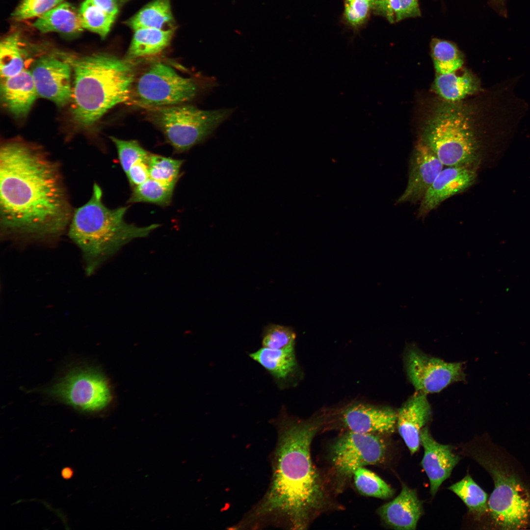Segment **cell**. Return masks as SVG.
Instances as JSON below:
<instances>
[{"label": "cell", "mask_w": 530, "mask_h": 530, "mask_svg": "<svg viewBox=\"0 0 530 530\" xmlns=\"http://www.w3.org/2000/svg\"><path fill=\"white\" fill-rule=\"evenodd\" d=\"M74 209L60 164L21 138L0 147V231L5 239L51 242L68 230Z\"/></svg>", "instance_id": "6da1fadb"}, {"label": "cell", "mask_w": 530, "mask_h": 530, "mask_svg": "<svg viewBox=\"0 0 530 530\" xmlns=\"http://www.w3.org/2000/svg\"><path fill=\"white\" fill-rule=\"evenodd\" d=\"M321 424L319 420L302 421L283 414L274 420L277 440L269 486L238 527L268 524L305 530L324 509L327 493L311 455Z\"/></svg>", "instance_id": "7a4b0ae2"}, {"label": "cell", "mask_w": 530, "mask_h": 530, "mask_svg": "<svg viewBox=\"0 0 530 530\" xmlns=\"http://www.w3.org/2000/svg\"><path fill=\"white\" fill-rule=\"evenodd\" d=\"M73 70L71 114L78 127L94 125L109 109L129 99L134 61L104 53L66 55Z\"/></svg>", "instance_id": "3957f363"}, {"label": "cell", "mask_w": 530, "mask_h": 530, "mask_svg": "<svg viewBox=\"0 0 530 530\" xmlns=\"http://www.w3.org/2000/svg\"><path fill=\"white\" fill-rule=\"evenodd\" d=\"M128 206L107 207L103 191L97 183L91 196L83 205L74 209L68 234L80 249L87 275L92 274L106 260L132 240L148 236L160 225L140 227L124 219Z\"/></svg>", "instance_id": "277c9868"}, {"label": "cell", "mask_w": 530, "mask_h": 530, "mask_svg": "<svg viewBox=\"0 0 530 530\" xmlns=\"http://www.w3.org/2000/svg\"><path fill=\"white\" fill-rule=\"evenodd\" d=\"M472 453L489 474L488 526L493 529H530V477L518 460L499 444L486 440Z\"/></svg>", "instance_id": "5b68a950"}, {"label": "cell", "mask_w": 530, "mask_h": 530, "mask_svg": "<svg viewBox=\"0 0 530 530\" xmlns=\"http://www.w3.org/2000/svg\"><path fill=\"white\" fill-rule=\"evenodd\" d=\"M475 117L471 110L456 103L440 106L427 121L423 142L444 166H469L479 148Z\"/></svg>", "instance_id": "8992f818"}, {"label": "cell", "mask_w": 530, "mask_h": 530, "mask_svg": "<svg viewBox=\"0 0 530 530\" xmlns=\"http://www.w3.org/2000/svg\"><path fill=\"white\" fill-rule=\"evenodd\" d=\"M150 121L180 153L203 141L232 113V109L205 110L184 104L146 109Z\"/></svg>", "instance_id": "52a82bcc"}, {"label": "cell", "mask_w": 530, "mask_h": 530, "mask_svg": "<svg viewBox=\"0 0 530 530\" xmlns=\"http://www.w3.org/2000/svg\"><path fill=\"white\" fill-rule=\"evenodd\" d=\"M197 83L180 76L170 66L152 62L133 82L128 104L145 109L184 104L197 94Z\"/></svg>", "instance_id": "ba28073f"}, {"label": "cell", "mask_w": 530, "mask_h": 530, "mask_svg": "<svg viewBox=\"0 0 530 530\" xmlns=\"http://www.w3.org/2000/svg\"><path fill=\"white\" fill-rule=\"evenodd\" d=\"M52 398L80 411L92 413L106 407L111 399L108 382L97 370L86 366L72 368L45 389Z\"/></svg>", "instance_id": "9c48e42d"}, {"label": "cell", "mask_w": 530, "mask_h": 530, "mask_svg": "<svg viewBox=\"0 0 530 530\" xmlns=\"http://www.w3.org/2000/svg\"><path fill=\"white\" fill-rule=\"evenodd\" d=\"M386 452L385 441L376 434L349 431L331 447L330 460L336 477L345 481L358 468L382 463Z\"/></svg>", "instance_id": "30bf717a"}, {"label": "cell", "mask_w": 530, "mask_h": 530, "mask_svg": "<svg viewBox=\"0 0 530 530\" xmlns=\"http://www.w3.org/2000/svg\"><path fill=\"white\" fill-rule=\"evenodd\" d=\"M406 371L417 392L438 393L464 377L462 363L447 362L410 347L405 355Z\"/></svg>", "instance_id": "8fae6325"}, {"label": "cell", "mask_w": 530, "mask_h": 530, "mask_svg": "<svg viewBox=\"0 0 530 530\" xmlns=\"http://www.w3.org/2000/svg\"><path fill=\"white\" fill-rule=\"evenodd\" d=\"M38 96L62 107L70 103L72 94V65L66 55L40 56L30 70Z\"/></svg>", "instance_id": "7c38bea8"}, {"label": "cell", "mask_w": 530, "mask_h": 530, "mask_svg": "<svg viewBox=\"0 0 530 530\" xmlns=\"http://www.w3.org/2000/svg\"><path fill=\"white\" fill-rule=\"evenodd\" d=\"M444 165L423 141L415 147L411 158L406 188L396 203L421 201Z\"/></svg>", "instance_id": "4fadbf2b"}, {"label": "cell", "mask_w": 530, "mask_h": 530, "mask_svg": "<svg viewBox=\"0 0 530 530\" xmlns=\"http://www.w3.org/2000/svg\"><path fill=\"white\" fill-rule=\"evenodd\" d=\"M447 167L439 174L421 200L420 216L427 214L446 199L467 189L474 183L476 176L472 166Z\"/></svg>", "instance_id": "5bb4252c"}, {"label": "cell", "mask_w": 530, "mask_h": 530, "mask_svg": "<svg viewBox=\"0 0 530 530\" xmlns=\"http://www.w3.org/2000/svg\"><path fill=\"white\" fill-rule=\"evenodd\" d=\"M421 444L424 449L421 465L430 482V493L434 496L443 481L450 476L460 457L450 445L434 440L427 427L421 432Z\"/></svg>", "instance_id": "9a60e30c"}, {"label": "cell", "mask_w": 530, "mask_h": 530, "mask_svg": "<svg viewBox=\"0 0 530 530\" xmlns=\"http://www.w3.org/2000/svg\"><path fill=\"white\" fill-rule=\"evenodd\" d=\"M397 412L388 407L355 404L342 413L344 424L350 431L362 433H390L397 424Z\"/></svg>", "instance_id": "2e32d148"}, {"label": "cell", "mask_w": 530, "mask_h": 530, "mask_svg": "<svg viewBox=\"0 0 530 530\" xmlns=\"http://www.w3.org/2000/svg\"><path fill=\"white\" fill-rule=\"evenodd\" d=\"M431 413L426 395L419 392L410 397L397 412L396 426L411 454L419 449L421 432Z\"/></svg>", "instance_id": "e0dca14e"}, {"label": "cell", "mask_w": 530, "mask_h": 530, "mask_svg": "<svg viewBox=\"0 0 530 530\" xmlns=\"http://www.w3.org/2000/svg\"><path fill=\"white\" fill-rule=\"evenodd\" d=\"M0 100L4 107L17 118L27 116L38 94L30 70L1 79Z\"/></svg>", "instance_id": "ac0fdd59"}, {"label": "cell", "mask_w": 530, "mask_h": 530, "mask_svg": "<svg viewBox=\"0 0 530 530\" xmlns=\"http://www.w3.org/2000/svg\"><path fill=\"white\" fill-rule=\"evenodd\" d=\"M416 491L404 484L399 495L381 506L378 513L386 524L397 530H415L423 514Z\"/></svg>", "instance_id": "d6986e66"}, {"label": "cell", "mask_w": 530, "mask_h": 530, "mask_svg": "<svg viewBox=\"0 0 530 530\" xmlns=\"http://www.w3.org/2000/svg\"><path fill=\"white\" fill-rule=\"evenodd\" d=\"M33 26L42 33L52 32L75 35L83 30L79 10L68 2H63L38 17Z\"/></svg>", "instance_id": "ffe728a7"}, {"label": "cell", "mask_w": 530, "mask_h": 530, "mask_svg": "<svg viewBox=\"0 0 530 530\" xmlns=\"http://www.w3.org/2000/svg\"><path fill=\"white\" fill-rule=\"evenodd\" d=\"M133 36L125 58L133 60L157 55L170 44L174 29L142 28L133 30Z\"/></svg>", "instance_id": "44dd1931"}, {"label": "cell", "mask_w": 530, "mask_h": 530, "mask_svg": "<svg viewBox=\"0 0 530 530\" xmlns=\"http://www.w3.org/2000/svg\"><path fill=\"white\" fill-rule=\"evenodd\" d=\"M459 71V70H458ZM437 74L434 88L437 93L448 102L456 103L480 90V82L471 72L464 71Z\"/></svg>", "instance_id": "7402d4cb"}, {"label": "cell", "mask_w": 530, "mask_h": 530, "mask_svg": "<svg viewBox=\"0 0 530 530\" xmlns=\"http://www.w3.org/2000/svg\"><path fill=\"white\" fill-rule=\"evenodd\" d=\"M249 356L264 367L278 385L285 382L296 367L294 347L274 349L263 346Z\"/></svg>", "instance_id": "603a6c76"}, {"label": "cell", "mask_w": 530, "mask_h": 530, "mask_svg": "<svg viewBox=\"0 0 530 530\" xmlns=\"http://www.w3.org/2000/svg\"><path fill=\"white\" fill-rule=\"evenodd\" d=\"M125 24L133 30L150 28L174 29L170 0H154L141 8Z\"/></svg>", "instance_id": "cb8c5ba5"}, {"label": "cell", "mask_w": 530, "mask_h": 530, "mask_svg": "<svg viewBox=\"0 0 530 530\" xmlns=\"http://www.w3.org/2000/svg\"><path fill=\"white\" fill-rule=\"evenodd\" d=\"M20 33H12L5 37L0 44V74L1 79L15 76L26 69L27 53Z\"/></svg>", "instance_id": "d4e9b609"}, {"label": "cell", "mask_w": 530, "mask_h": 530, "mask_svg": "<svg viewBox=\"0 0 530 530\" xmlns=\"http://www.w3.org/2000/svg\"><path fill=\"white\" fill-rule=\"evenodd\" d=\"M448 489L461 499L476 520L487 519L489 497L469 475L450 485Z\"/></svg>", "instance_id": "484cf974"}, {"label": "cell", "mask_w": 530, "mask_h": 530, "mask_svg": "<svg viewBox=\"0 0 530 530\" xmlns=\"http://www.w3.org/2000/svg\"><path fill=\"white\" fill-rule=\"evenodd\" d=\"M431 53L437 74H446L459 70L464 63L463 58L453 43L438 38L432 40Z\"/></svg>", "instance_id": "4316f807"}, {"label": "cell", "mask_w": 530, "mask_h": 530, "mask_svg": "<svg viewBox=\"0 0 530 530\" xmlns=\"http://www.w3.org/2000/svg\"><path fill=\"white\" fill-rule=\"evenodd\" d=\"M175 186L168 185L151 178L133 187L128 203L145 202L162 207L169 205Z\"/></svg>", "instance_id": "83f0119b"}, {"label": "cell", "mask_w": 530, "mask_h": 530, "mask_svg": "<svg viewBox=\"0 0 530 530\" xmlns=\"http://www.w3.org/2000/svg\"><path fill=\"white\" fill-rule=\"evenodd\" d=\"M79 13L82 27L98 34L103 39L109 33L116 19L96 6L89 0H85L81 3Z\"/></svg>", "instance_id": "f1b7e54d"}, {"label": "cell", "mask_w": 530, "mask_h": 530, "mask_svg": "<svg viewBox=\"0 0 530 530\" xmlns=\"http://www.w3.org/2000/svg\"><path fill=\"white\" fill-rule=\"evenodd\" d=\"M146 162L150 178L168 185H176L183 160L150 153Z\"/></svg>", "instance_id": "f546056e"}, {"label": "cell", "mask_w": 530, "mask_h": 530, "mask_svg": "<svg viewBox=\"0 0 530 530\" xmlns=\"http://www.w3.org/2000/svg\"><path fill=\"white\" fill-rule=\"evenodd\" d=\"M353 477L357 489L363 495L387 499L394 494V490L389 484L364 467L358 468Z\"/></svg>", "instance_id": "4dcf8cb0"}, {"label": "cell", "mask_w": 530, "mask_h": 530, "mask_svg": "<svg viewBox=\"0 0 530 530\" xmlns=\"http://www.w3.org/2000/svg\"><path fill=\"white\" fill-rule=\"evenodd\" d=\"M373 6L392 23L421 15L418 0H374Z\"/></svg>", "instance_id": "1f68e13d"}, {"label": "cell", "mask_w": 530, "mask_h": 530, "mask_svg": "<svg viewBox=\"0 0 530 530\" xmlns=\"http://www.w3.org/2000/svg\"><path fill=\"white\" fill-rule=\"evenodd\" d=\"M109 138L116 148L119 162L126 174L135 162L146 160L150 154L137 140H125L114 136Z\"/></svg>", "instance_id": "d6a6232c"}, {"label": "cell", "mask_w": 530, "mask_h": 530, "mask_svg": "<svg viewBox=\"0 0 530 530\" xmlns=\"http://www.w3.org/2000/svg\"><path fill=\"white\" fill-rule=\"evenodd\" d=\"M295 334L290 327L269 324L264 329L262 336L263 347L282 349L294 346Z\"/></svg>", "instance_id": "836d02e7"}, {"label": "cell", "mask_w": 530, "mask_h": 530, "mask_svg": "<svg viewBox=\"0 0 530 530\" xmlns=\"http://www.w3.org/2000/svg\"><path fill=\"white\" fill-rule=\"evenodd\" d=\"M64 0H22L13 12V18L22 21L39 17L64 2Z\"/></svg>", "instance_id": "e575fe53"}, {"label": "cell", "mask_w": 530, "mask_h": 530, "mask_svg": "<svg viewBox=\"0 0 530 530\" xmlns=\"http://www.w3.org/2000/svg\"><path fill=\"white\" fill-rule=\"evenodd\" d=\"M373 0H346L344 16L348 22L356 26L362 24L366 19Z\"/></svg>", "instance_id": "d590c367"}, {"label": "cell", "mask_w": 530, "mask_h": 530, "mask_svg": "<svg viewBox=\"0 0 530 530\" xmlns=\"http://www.w3.org/2000/svg\"><path fill=\"white\" fill-rule=\"evenodd\" d=\"M146 161L140 160L135 162L126 173L130 184L132 187L143 183L150 178Z\"/></svg>", "instance_id": "8d00e7d4"}, {"label": "cell", "mask_w": 530, "mask_h": 530, "mask_svg": "<svg viewBox=\"0 0 530 530\" xmlns=\"http://www.w3.org/2000/svg\"><path fill=\"white\" fill-rule=\"evenodd\" d=\"M94 5L105 13L116 17L119 7L118 0H89Z\"/></svg>", "instance_id": "74e56055"}, {"label": "cell", "mask_w": 530, "mask_h": 530, "mask_svg": "<svg viewBox=\"0 0 530 530\" xmlns=\"http://www.w3.org/2000/svg\"><path fill=\"white\" fill-rule=\"evenodd\" d=\"M73 475V471L69 467H66L62 469L61 475L65 479L70 478Z\"/></svg>", "instance_id": "f35d334b"}, {"label": "cell", "mask_w": 530, "mask_h": 530, "mask_svg": "<svg viewBox=\"0 0 530 530\" xmlns=\"http://www.w3.org/2000/svg\"><path fill=\"white\" fill-rule=\"evenodd\" d=\"M119 0L121 1H122V2H126V1H129L130 0Z\"/></svg>", "instance_id": "ab89813d"}, {"label": "cell", "mask_w": 530, "mask_h": 530, "mask_svg": "<svg viewBox=\"0 0 530 530\" xmlns=\"http://www.w3.org/2000/svg\"></svg>", "instance_id": "60d3db41"}]
</instances>
